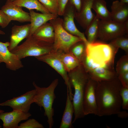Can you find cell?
<instances>
[{
	"mask_svg": "<svg viewBox=\"0 0 128 128\" xmlns=\"http://www.w3.org/2000/svg\"><path fill=\"white\" fill-rule=\"evenodd\" d=\"M122 86L117 77L111 80L97 82L95 93L98 116L117 114L120 111Z\"/></svg>",
	"mask_w": 128,
	"mask_h": 128,
	"instance_id": "1",
	"label": "cell"
},
{
	"mask_svg": "<svg viewBox=\"0 0 128 128\" xmlns=\"http://www.w3.org/2000/svg\"><path fill=\"white\" fill-rule=\"evenodd\" d=\"M118 49L109 43L96 41L87 43L83 59L92 70L99 67L114 68L115 57Z\"/></svg>",
	"mask_w": 128,
	"mask_h": 128,
	"instance_id": "2",
	"label": "cell"
},
{
	"mask_svg": "<svg viewBox=\"0 0 128 128\" xmlns=\"http://www.w3.org/2000/svg\"><path fill=\"white\" fill-rule=\"evenodd\" d=\"M69 82L74 92L72 100L74 117L72 123L85 116L83 109V102L86 86L89 76L81 64L68 72Z\"/></svg>",
	"mask_w": 128,
	"mask_h": 128,
	"instance_id": "3",
	"label": "cell"
},
{
	"mask_svg": "<svg viewBox=\"0 0 128 128\" xmlns=\"http://www.w3.org/2000/svg\"><path fill=\"white\" fill-rule=\"evenodd\" d=\"M58 82V79H56L47 87H41L38 86L34 82L33 83L36 91L34 98V103L40 108H43L44 115L47 118V122L49 128H52L54 125V110L53 104L56 98L55 90Z\"/></svg>",
	"mask_w": 128,
	"mask_h": 128,
	"instance_id": "4",
	"label": "cell"
},
{
	"mask_svg": "<svg viewBox=\"0 0 128 128\" xmlns=\"http://www.w3.org/2000/svg\"><path fill=\"white\" fill-rule=\"evenodd\" d=\"M53 50V44L40 40L32 35L11 51L21 60L28 56L36 57L43 55Z\"/></svg>",
	"mask_w": 128,
	"mask_h": 128,
	"instance_id": "5",
	"label": "cell"
},
{
	"mask_svg": "<svg viewBox=\"0 0 128 128\" xmlns=\"http://www.w3.org/2000/svg\"><path fill=\"white\" fill-rule=\"evenodd\" d=\"M62 21V18L58 17L49 21L54 30L53 50L68 52H69L70 49L73 45L82 40L80 38L67 32L63 26Z\"/></svg>",
	"mask_w": 128,
	"mask_h": 128,
	"instance_id": "6",
	"label": "cell"
},
{
	"mask_svg": "<svg viewBox=\"0 0 128 128\" xmlns=\"http://www.w3.org/2000/svg\"><path fill=\"white\" fill-rule=\"evenodd\" d=\"M128 33V20L120 23L112 20H100L98 24V38L103 41H111Z\"/></svg>",
	"mask_w": 128,
	"mask_h": 128,
	"instance_id": "7",
	"label": "cell"
},
{
	"mask_svg": "<svg viewBox=\"0 0 128 128\" xmlns=\"http://www.w3.org/2000/svg\"><path fill=\"white\" fill-rule=\"evenodd\" d=\"M36 58L39 60L47 64L61 76L67 86V90L69 91L70 98L72 100L73 95L72 87L69 82L67 72L60 59L59 51L53 50L47 54Z\"/></svg>",
	"mask_w": 128,
	"mask_h": 128,
	"instance_id": "8",
	"label": "cell"
},
{
	"mask_svg": "<svg viewBox=\"0 0 128 128\" xmlns=\"http://www.w3.org/2000/svg\"><path fill=\"white\" fill-rule=\"evenodd\" d=\"M76 12L75 7L69 0L62 16L63 26L69 33L80 38L87 43V38L84 34L79 31L75 24L74 19Z\"/></svg>",
	"mask_w": 128,
	"mask_h": 128,
	"instance_id": "9",
	"label": "cell"
},
{
	"mask_svg": "<svg viewBox=\"0 0 128 128\" xmlns=\"http://www.w3.org/2000/svg\"><path fill=\"white\" fill-rule=\"evenodd\" d=\"M97 82L89 78L87 83L83 102L85 116L90 114L98 115L95 91Z\"/></svg>",
	"mask_w": 128,
	"mask_h": 128,
	"instance_id": "10",
	"label": "cell"
},
{
	"mask_svg": "<svg viewBox=\"0 0 128 128\" xmlns=\"http://www.w3.org/2000/svg\"><path fill=\"white\" fill-rule=\"evenodd\" d=\"M36 92L35 89L28 91L20 96L14 97L11 99L0 103V106H9L13 110L28 112L31 105L34 103V98Z\"/></svg>",
	"mask_w": 128,
	"mask_h": 128,
	"instance_id": "11",
	"label": "cell"
},
{
	"mask_svg": "<svg viewBox=\"0 0 128 128\" xmlns=\"http://www.w3.org/2000/svg\"><path fill=\"white\" fill-rule=\"evenodd\" d=\"M9 42H3L0 41V64L4 62L7 68L16 71L23 67V65L21 60L9 50Z\"/></svg>",
	"mask_w": 128,
	"mask_h": 128,
	"instance_id": "12",
	"label": "cell"
},
{
	"mask_svg": "<svg viewBox=\"0 0 128 128\" xmlns=\"http://www.w3.org/2000/svg\"><path fill=\"white\" fill-rule=\"evenodd\" d=\"M31 115L29 112L13 110L11 112L0 114V119L3 122V128H18L20 122L27 119Z\"/></svg>",
	"mask_w": 128,
	"mask_h": 128,
	"instance_id": "13",
	"label": "cell"
},
{
	"mask_svg": "<svg viewBox=\"0 0 128 128\" xmlns=\"http://www.w3.org/2000/svg\"><path fill=\"white\" fill-rule=\"evenodd\" d=\"M22 7L14 5L11 0H7L1 9L11 21H16L21 23L30 22L29 14L24 11Z\"/></svg>",
	"mask_w": 128,
	"mask_h": 128,
	"instance_id": "14",
	"label": "cell"
},
{
	"mask_svg": "<svg viewBox=\"0 0 128 128\" xmlns=\"http://www.w3.org/2000/svg\"><path fill=\"white\" fill-rule=\"evenodd\" d=\"M93 0H82L79 10L77 11L75 18L81 27L86 29L92 21L95 15L92 11Z\"/></svg>",
	"mask_w": 128,
	"mask_h": 128,
	"instance_id": "15",
	"label": "cell"
},
{
	"mask_svg": "<svg viewBox=\"0 0 128 128\" xmlns=\"http://www.w3.org/2000/svg\"><path fill=\"white\" fill-rule=\"evenodd\" d=\"M30 29V23L18 26L14 25L11 29L9 45L8 48L11 51L25 38L29 36Z\"/></svg>",
	"mask_w": 128,
	"mask_h": 128,
	"instance_id": "16",
	"label": "cell"
},
{
	"mask_svg": "<svg viewBox=\"0 0 128 128\" xmlns=\"http://www.w3.org/2000/svg\"><path fill=\"white\" fill-rule=\"evenodd\" d=\"M30 29L29 36L32 35L39 27L49 21L57 17L58 15L49 13H39L32 10H29Z\"/></svg>",
	"mask_w": 128,
	"mask_h": 128,
	"instance_id": "17",
	"label": "cell"
},
{
	"mask_svg": "<svg viewBox=\"0 0 128 128\" xmlns=\"http://www.w3.org/2000/svg\"><path fill=\"white\" fill-rule=\"evenodd\" d=\"M87 73L90 78L97 82L111 80L117 77L114 68L110 67L96 68Z\"/></svg>",
	"mask_w": 128,
	"mask_h": 128,
	"instance_id": "18",
	"label": "cell"
},
{
	"mask_svg": "<svg viewBox=\"0 0 128 128\" xmlns=\"http://www.w3.org/2000/svg\"><path fill=\"white\" fill-rule=\"evenodd\" d=\"M111 8L112 20L120 23L128 20V4L116 0L113 2Z\"/></svg>",
	"mask_w": 128,
	"mask_h": 128,
	"instance_id": "19",
	"label": "cell"
},
{
	"mask_svg": "<svg viewBox=\"0 0 128 128\" xmlns=\"http://www.w3.org/2000/svg\"><path fill=\"white\" fill-rule=\"evenodd\" d=\"M32 35L40 40L53 44L55 38L54 27L50 22H47L38 28Z\"/></svg>",
	"mask_w": 128,
	"mask_h": 128,
	"instance_id": "20",
	"label": "cell"
},
{
	"mask_svg": "<svg viewBox=\"0 0 128 128\" xmlns=\"http://www.w3.org/2000/svg\"><path fill=\"white\" fill-rule=\"evenodd\" d=\"M67 90L66 105L60 123V128H71L72 127V119L74 113L73 106Z\"/></svg>",
	"mask_w": 128,
	"mask_h": 128,
	"instance_id": "21",
	"label": "cell"
},
{
	"mask_svg": "<svg viewBox=\"0 0 128 128\" xmlns=\"http://www.w3.org/2000/svg\"><path fill=\"white\" fill-rule=\"evenodd\" d=\"M58 51L61 60L67 72H69L81 64L80 61L70 52H65Z\"/></svg>",
	"mask_w": 128,
	"mask_h": 128,
	"instance_id": "22",
	"label": "cell"
},
{
	"mask_svg": "<svg viewBox=\"0 0 128 128\" xmlns=\"http://www.w3.org/2000/svg\"><path fill=\"white\" fill-rule=\"evenodd\" d=\"M92 9L95 12L96 15L101 20H112L110 12L107 9L106 2L105 0H93Z\"/></svg>",
	"mask_w": 128,
	"mask_h": 128,
	"instance_id": "23",
	"label": "cell"
},
{
	"mask_svg": "<svg viewBox=\"0 0 128 128\" xmlns=\"http://www.w3.org/2000/svg\"><path fill=\"white\" fill-rule=\"evenodd\" d=\"M13 4L29 10L35 9L42 13H50L38 0H11Z\"/></svg>",
	"mask_w": 128,
	"mask_h": 128,
	"instance_id": "24",
	"label": "cell"
},
{
	"mask_svg": "<svg viewBox=\"0 0 128 128\" xmlns=\"http://www.w3.org/2000/svg\"><path fill=\"white\" fill-rule=\"evenodd\" d=\"M100 19L97 15L86 29L85 34L87 37V43L96 41L98 38V24Z\"/></svg>",
	"mask_w": 128,
	"mask_h": 128,
	"instance_id": "25",
	"label": "cell"
},
{
	"mask_svg": "<svg viewBox=\"0 0 128 128\" xmlns=\"http://www.w3.org/2000/svg\"><path fill=\"white\" fill-rule=\"evenodd\" d=\"M87 44L82 41H78L73 45L69 50L81 64L85 54Z\"/></svg>",
	"mask_w": 128,
	"mask_h": 128,
	"instance_id": "26",
	"label": "cell"
},
{
	"mask_svg": "<svg viewBox=\"0 0 128 128\" xmlns=\"http://www.w3.org/2000/svg\"><path fill=\"white\" fill-rule=\"evenodd\" d=\"M126 35L117 37L110 41L109 43L115 47L120 48L127 54L128 52V37Z\"/></svg>",
	"mask_w": 128,
	"mask_h": 128,
	"instance_id": "27",
	"label": "cell"
},
{
	"mask_svg": "<svg viewBox=\"0 0 128 128\" xmlns=\"http://www.w3.org/2000/svg\"><path fill=\"white\" fill-rule=\"evenodd\" d=\"M115 72L117 76L120 74L128 72V54L122 56L118 61Z\"/></svg>",
	"mask_w": 128,
	"mask_h": 128,
	"instance_id": "28",
	"label": "cell"
},
{
	"mask_svg": "<svg viewBox=\"0 0 128 128\" xmlns=\"http://www.w3.org/2000/svg\"><path fill=\"white\" fill-rule=\"evenodd\" d=\"M50 13L58 15V7L57 0H38Z\"/></svg>",
	"mask_w": 128,
	"mask_h": 128,
	"instance_id": "29",
	"label": "cell"
},
{
	"mask_svg": "<svg viewBox=\"0 0 128 128\" xmlns=\"http://www.w3.org/2000/svg\"><path fill=\"white\" fill-rule=\"evenodd\" d=\"M44 127L35 119H29L21 123L18 128H44Z\"/></svg>",
	"mask_w": 128,
	"mask_h": 128,
	"instance_id": "30",
	"label": "cell"
},
{
	"mask_svg": "<svg viewBox=\"0 0 128 128\" xmlns=\"http://www.w3.org/2000/svg\"><path fill=\"white\" fill-rule=\"evenodd\" d=\"M122 100L121 107L123 109L128 110V87L122 86L120 91Z\"/></svg>",
	"mask_w": 128,
	"mask_h": 128,
	"instance_id": "31",
	"label": "cell"
},
{
	"mask_svg": "<svg viewBox=\"0 0 128 128\" xmlns=\"http://www.w3.org/2000/svg\"><path fill=\"white\" fill-rule=\"evenodd\" d=\"M11 20L8 16L1 10H0V26L2 28L6 27Z\"/></svg>",
	"mask_w": 128,
	"mask_h": 128,
	"instance_id": "32",
	"label": "cell"
},
{
	"mask_svg": "<svg viewBox=\"0 0 128 128\" xmlns=\"http://www.w3.org/2000/svg\"><path fill=\"white\" fill-rule=\"evenodd\" d=\"M69 0H57L58 7V15L62 16Z\"/></svg>",
	"mask_w": 128,
	"mask_h": 128,
	"instance_id": "33",
	"label": "cell"
},
{
	"mask_svg": "<svg viewBox=\"0 0 128 128\" xmlns=\"http://www.w3.org/2000/svg\"><path fill=\"white\" fill-rule=\"evenodd\" d=\"M117 77L122 86L128 87V72L120 74Z\"/></svg>",
	"mask_w": 128,
	"mask_h": 128,
	"instance_id": "34",
	"label": "cell"
},
{
	"mask_svg": "<svg viewBox=\"0 0 128 128\" xmlns=\"http://www.w3.org/2000/svg\"><path fill=\"white\" fill-rule=\"evenodd\" d=\"M69 1L75 7L77 11L79 10L81 5L82 0H69Z\"/></svg>",
	"mask_w": 128,
	"mask_h": 128,
	"instance_id": "35",
	"label": "cell"
},
{
	"mask_svg": "<svg viewBox=\"0 0 128 128\" xmlns=\"http://www.w3.org/2000/svg\"><path fill=\"white\" fill-rule=\"evenodd\" d=\"M118 116L122 118H127L128 116V113L126 111H119L117 114Z\"/></svg>",
	"mask_w": 128,
	"mask_h": 128,
	"instance_id": "36",
	"label": "cell"
},
{
	"mask_svg": "<svg viewBox=\"0 0 128 128\" xmlns=\"http://www.w3.org/2000/svg\"><path fill=\"white\" fill-rule=\"evenodd\" d=\"M120 1L124 4H128V0H120Z\"/></svg>",
	"mask_w": 128,
	"mask_h": 128,
	"instance_id": "37",
	"label": "cell"
},
{
	"mask_svg": "<svg viewBox=\"0 0 128 128\" xmlns=\"http://www.w3.org/2000/svg\"><path fill=\"white\" fill-rule=\"evenodd\" d=\"M5 34V33L4 32L0 30V35H4Z\"/></svg>",
	"mask_w": 128,
	"mask_h": 128,
	"instance_id": "38",
	"label": "cell"
},
{
	"mask_svg": "<svg viewBox=\"0 0 128 128\" xmlns=\"http://www.w3.org/2000/svg\"><path fill=\"white\" fill-rule=\"evenodd\" d=\"M4 112V110H0V114ZM1 128V126L0 125V128Z\"/></svg>",
	"mask_w": 128,
	"mask_h": 128,
	"instance_id": "39",
	"label": "cell"
}]
</instances>
